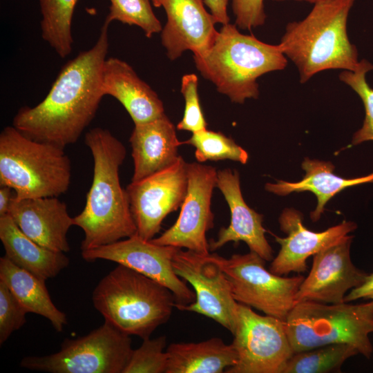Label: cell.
<instances>
[{"label":"cell","instance_id":"obj_19","mask_svg":"<svg viewBox=\"0 0 373 373\" xmlns=\"http://www.w3.org/2000/svg\"><path fill=\"white\" fill-rule=\"evenodd\" d=\"M30 239L49 249L68 252L67 233L74 225L66 204L57 197L14 198L8 213Z\"/></svg>","mask_w":373,"mask_h":373},{"label":"cell","instance_id":"obj_18","mask_svg":"<svg viewBox=\"0 0 373 373\" xmlns=\"http://www.w3.org/2000/svg\"><path fill=\"white\" fill-rule=\"evenodd\" d=\"M216 186L226 200L231 212V221L222 227L216 240L209 242L210 251L220 249L228 242H245L251 251L258 254L265 261L273 260V250L262 226V215L251 209L245 202L236 170L224 169L217 171Z\"/></svg>","mask_w":373,"mask_h":373},{"label":"cell","instance_id":"obj_10","mask_svg":"<svg viewBox=\"0 0 373 373\" xmlns=\"http://www.w3.org/2000/svg\"><path fill=\"white\" fill-rule=\"evenodd\" d=\"M233 335L238 360L225 373H283L294 354L285 321L238 303Z\"/></svg>","mask_w":373,"mask_h":373},{"label":"cell","instance_id":"obj_13","mask_svg":"<svg viewBox=\"0 0 373 373\" xmlns=\"http://www.w3.org/2000/svg\"><path fill=\"white\" fill-rule=\"evenodd\" d=\"M188 187L187 162L180 155L170 167L126 187L136 234L151 240L164 219L181 207Z\"/></svg>","mask_w":373,"mask_h":373},{"label":"cell","instance_id":"obj_15","mask_svg":"<svg viewBox=\"0 0 373 373\" xmlns=\"http://www.w3.org/2000/svg\"><path fill=\"white\" fill-rule=\"evenodd\" d=\"M352 239V236L347 235L313 256L309 273L296 293V304L307 300L343 303L346 293L365 281L368 274L358 269L351 260Z\"/></svg>","mask_w":373,"mask_h":373},{"label":"cell","instance_id":"obj_36","mask_svg":"<svg viewBox=\"0 0 373 373\" xmlns=\"http://www.w3.org/2000/svg\"><path fill=\"white\" fill-rule=\"evenodd\" d=\"M204 3L210 10L216 23L224 25L229 23L227 14L228 0H204Z\"/></svg>","mask_w":373,"mask_h":373},{"label":"cell","instance_id":"obj_29","mask_svg":"<svg viewBox=\"0 0 373 373\" xmlns=\"http://www.w3.org/2000/svg\"><path fill=\"white\" fill-rule=\"evenodd\" d=\"M151 0H110L109 13L105 21L111 23L118 21L140 27L146 37L162 30L160 21L155 15Z\"/></svg>","mask_w":373,"mask_h":373},{"label":"cell","instance_id":"obj_30","mask_svg":"<svg viewBox=\"0 0 373 373\" xmlns=\"http://www.w3.org/2000/svg\"><path fill=\"white\" fill-rule=\"evenodd\" d=\"M373 70L367 60H361L354 71L343 70L339 75L341 82L349 86L361 97L365 108V119L362 127L353 136L352 144L373 140V88L366 80V74Z\"/></svg>","mask_w":373,"mask_h":373},{"label":"cell","instance_id":"obj_32","mask_svg":"<svg viewBox=\"0 0 373 373\" xmlns=\"http://www.w3.org/2000/svg\"><path fill=\"white\" fill-rule=\"evenodd\" d=\"M198 87V78L195 74H186L182 77L181 93L185 106L183 117L177 124L178 130L193 133L207 129V124L200 104Z\"/></svg>","mask_w":373,"mask_h":373},{"label":"cell","instance_id":"obj_21","mask_svg":"<svg viewBox=\"0 0 373 373\" xmlns=\"http://www.w3.org/2000/svg\"><path fill=\"white\" fill-rule=\"evenodd\" d=\"M129 142L134 164L131 182H137L164 170L180 157L173 124L166 115L154 120L135 124Z\"/></svg>","mask_w":373,"mask_h":373},{"label":"cell","instance_id":"obj_22","mask_svg":"<svg viewBox=\"0 0 373 373\" xmlns=\"http://www.w3.org/2000/svg\"><path fill=\"white\" fill-rule=\"evenodd\" d=\"M0 240L5 256L44 280L57 276L70 263L64 252L46 248L28 237L9 214L0 217Z\"/></svg>","mask_w":373,"mask_h":373},{"label":"cell","instance_id":"obj_27","mask_svg":"<svg viewBox=\"0 0 373 373\" xmlns=\"http://www.w3.org/2000/svg\"><path fill=\"white\" fill-rule=\"evenodd\" d=\"M359 354L351 345L329 344L295 352L287 361L283 373L341 372L343 363Z\"/></svg>","mask_w":373,"mask_h":373},{"label":"cell","instance_id":"obj_14","mask_svg":"<svg viewBox=\"0 0 373 373\" xmlns=\"http://www.w3.org/2000/svg\"><path fill=\"white\" fill-rule=\"evenodd\" d=\"M178 249L155 244L135 234L82 251L81 254L88 262L106 260L133 269L166 287L173 294L177 304L186 305L195 300V294L174 271L172 260Z\"/></svg>","mask_w":373,"mask_h":373},{"label":"cell","instance_id":"obj_16","mask_svg":"<svg viewBox=\"0 0 373 373\" xmlns=\"http://www.w3.org/2000/svg\"><path fill=\"white\" fill-rule=\"evenodd\" d=\"M278 221L280 229L287 236H274L280 249L273 258L269 270L280 276L305 272L309 257L338 242L357 227L353 222L343 221L323 231H313L303 224L302 213L289 208L283 211Z\"/></svg>","mask_w":373,"mask_h":373},{"label":"cell","instance_id":"obj_33","mask_svg":"<svg viewBox=\"0 0 373 373\" xmlns=\"http://www.w3.org/2000/svg\"><path fill=\"white\" fill-rule=\"evenodd\" d=\"M28 312L21 305L8 286L0 280V344L19 329L26 322Z\"/></svg>","mask_w":373,"mask_h":373},{"label":"cell","instance_id":"obj_37","mask_svg":"<svg viewBox=\"0 0 373 373\" xmlns=\"http://www.w3.org/2000/svg\"><path fill=\"white\" fill-rule=\"evenodd\" d=\"M14 190L6 185H0V217L8 213L10 204L15 197Z\"/></svg>","mask_w":373,"mask_h":373},{"label":"cell","instance_id":"obj_4","mask_svg":"<svg viewBox=\"0 0 373 373\" xmlns=\"http://www.w3.org/2000/svg\"><path fill=\"white\" fill-rule=\"evenodd\" d=\"M193 59L200 74L219 93L238 104L258 97V77L287 65L278 44L242 34L236 24L229 23L222 25L207 49L193 54Z\"/></svg>","mask_w":373,"mask_h":373},{"label":"cell","instance_id":"obj_1","mask_svg":"<svg viewBox=\"0 0 373 373\" xmlns=\"http://www.w3.org/2000/svg\"><path fill=\"white\" fill-rule=\"evenodd\" d=\"M109 25L104 21L95 45L63 66L40 103L19 110L14 127L34 140L63 149L78 140L104 96L102 78L109 47Z\"/></svg>","mask_w":373,"mask_h":373},{"label":"cell","instance_id":"obj_24","mask_svg":"<svg viewBox=\"0 0 373 373\" xmlns=\"http://www.w3.org/2000/svg\"><path fill=\"white\" fill-rule=\"evenodd\" d=\"M166 351V373H222L238 360L233 345L225 344L218 337L198 343H171Z\"/></svg>","mask_w":373,"mask_h":373},{"label":"cell","instance_id":"obj_6","mask_svg":"<svg viewBox=\"0 0 373 373\" xmlns=\"http://www.w3.org/2000/svg\"><path fill=\"white\" fill-rule=\"evenodd\" d=\"M56 145L34 140L15 127L0 134V185L18 199L58 197L69 188L71 163Z\"/></svg>","mask_w":373,"mask_h":373},{"label":"cell","instance_id":"obj_25","mask_svg":"<svg viewBox=\"0 0 373 373\" xmlns=\"http://www.w3.org/2000/svg\"><path fill=\"white\" fill-rule=\"evenodd\" d=\"M0 280L28 313L44 316L57 332H62L67 324L66 315L52 301L46 280L17 266L5 256L0 258Z\"/></svg>","mask_w":373,"mask_h":373},{"label":"cell","instance_id":"obj_17","mask_svg":"<svg viewBox=\"0 0 373 373\" xmlns=\"http://www.w3.org/2000/svg\"><path fill=\"white\" fill-rule=\"evenodd\" d=\"M204 3L203 0H162L167 21L161 39L171 60L186 50L201 52L213 43L218 31Z\"/></svg>","mask_w":373,"mask_h":373},{"label":"cell","instance_id":"obj_8","mask_svg":"<svg viewBox=\"0 0 373 373\" xmlns=\"http://www.w3.org/2000/svg\"><path fill=\"white\" fill-rule=\"evenodd\" d=\"M133 350L130 335L105 321L86 336L65 339L59 352L26 356L20 365L50 373H123Z\"/></svg>","mask_w":373,"mask_h":373},{"label":"cell","instance_id":"obj_31","mask_svg":"<svg viewBox=\"0 0 373 373\" xmlns=\"http://www.w3.org/2000/svg\"><path fill=\"white\" fill-rule=\"evenodd\" d=\"M166 338L160 336L144 338L142 344L133 350L123 373H166L168 355L164 352Z\"/></svg>","mask_w":373,"mask_h":373},{"label":"cell","instance_id":"obj_28","mask_svg":"<svg viewBox=\"0 0 373 373\" xmlns=\"http://www.w3.org/2000/svg\"><path fill=\"white\" fill-rule=\"evenodd\" d=\"M181 144L195 148V157L199 162L229 160L245 164L249 159L247 152L233 139L207 128L192 133L189 139Z\"/></svg>","mask_w":373,"mask_h":373},{"label":"cell","instance_id":"obj_7","mask_svg":"<svg viewBox=\"0 0 373 373\" xmlns=\"http://www.w3.org/2000/svg\"><path fill=\"white\" fill-rule=\"evenodd\" d=\"M285 322L294 353L345 343L368 359L372 354L370 334L373 333V299L358 304L300 302Z\"/></svg>","mask_w":373,"mask_h":373},{"label":"cell","instance_id":"obj_35","mask_svg":"<svg viewBox=\"0 0 373 373\" xmlns=\"http://www.w3.org/2000/svg\"><path fill=\"white\" fill-rule=\"evenodd\" d=\"M373 299V273L367 274L365 281L358 287L352 289L345 296L344 302H352L358 299Z\"/></svg>","mask_w":373,"mask_h":373},{"label":"cell","instance_id":"obj_38","mask_svg":"<svg viewBox=\"0 0 373 373\" xmlns=\"http://www.w3.org/2000/svg\"><path fill=\"white\" fill-rule=\"evenodd\" d=\"M273 1H286V0H273ZM294 1H305V2L310 3L316 4L317 3L324 1H327V0H294Z\"/></svg>","mask_w":373,"mask_h":373},{"label":"cell","instance_id":"obj_12","mask_svg":"<svg viewBox=\"0 0 373 373\" xmlns=\"http://www.w3.org/2000/svg\"><path fill=\"white\" fill-rule=\"evenodd\" d=\"M217 171L211 166L187 163V192L180 215L170 228L151 240L152 242L184 248L202 256L209 254L206 233L214 227L211 202Z\"/></svg>","mask_w":373,"mask_h":373},{"label":"cell","instance_id":"obj_20","mask_svg":"<svg viewBox=\"0 0 373 373\" xmlns=\"http://www.w3.org/2000/svg\"><path fill=\"white\" fill-rule=\"evenodd\" d=\"M102 88L104 95L118 100L135 124L146 123L164 115V108L157 93L126 61L106 58L103 66Z\"/></svg>","mask_w":373,"mask_h":373},{"label":"cell","instance_id":"obj_39","mask_svg":"<svg viewBox=\"0 0 373 373\" xmlns=\"http://www.w3.org/2000/svg\"><path fill=\"white\" fill-rule=\"evenodd\" d=\"M155 7H160L162 6V0H151Z\"/></svg>","mask_w":373,"mask_h":373},{"label":"cell","instance_id":"obj_26","mask_svg":"<svg viewBox=\"0 0 373 373\" xmlns=\"http://www.w3.org/2000/svg\"><path fill=\"white\" fill-rule=\"evenodd\" d=\"M78 0H39L43 39L61 58L70 54L73 15Z\"/></svg>","mask_w":373,"mask_h":373},{"label":"cell","instance_id":"obj_34","mask_svg":"<svg viewBox=\"0 0 373 373\" xmlns=\"http://www.w3.org/2000/svg\"><path fill=\"white\" fill-rule=\"evenodd\" d=\"M232 10L240 29L251 30L265 23L264 0H232Z\"/></svg>","mask_w":373,"mask_h":373},{"label":"cell","instance_id":"obj_11","mask_svg":"<svg viewBox=\"0 0 373 373\" xmlns=\"http://www.w3.org/2000/svg\"><path fill=\"white\" fill-rule=\"evenodd\" d=\"M175 274L193 288L195 300L189 305L175 303L179 310L189 311L210 318L234 333L238 303L229 280L211 258L178 248L172 260Z\"/></svg>","mask_w":373,"mask_h":373},{"label":"cell","instance_id":"obj_5","mask_svg":"<svg viewBox=\"0 0 373 373\" xmlns=\"http://www.w3.org/2000/svg\"><path fill=\"white\" fill-rule=\"evenodd\" d=\"M92 301L105 321L142 339L168 321L176 303L166 287L119 264L98 283Z\"/></svg>","mask_w":373,"mask_h":373},{"label":"cell","instance_id":"obj_23","mask_svg":"<svg viewBox=\"0 0 373 373\" xmlns=\"http://www.w3.org/2000/svg\"><path fill=\"white\" fill-rule=\"evenodd\" d=\"M302 168L306 173L303 179L297 182L278 180L277 183H267L265 189L271 193L286 195L291 193L310 191L316 195L317 206L310 213L313 222L318 221L327 202L345 188L373 182V173L363 177L345 179L333 173L334 166L329 162L305 158Z\"/></svg>","mask_w":373,"mask_h":373},{"label":"cell","instance_id":"obj_9","mask_svg":"<svg viewBox=\"0 0 373 373\" xmlns=\"http://www.w3.org/2000/svg\"><path fill=\"white\" fill-rule=\"evenodd\" d=\"M225 274L237 303L285 321L296 305L304 276L285 277L265 267V260L254 251L227 258L210 254Z\"/></svg>","mask_w":373,"mask_h":373},{"label":"cell","instance_id":"obj_3","mask_svg":"<svg viewBox=\"0 0 373 373\" xmlns=\"http://www.w3.org/2000/svg\"><path fill=\"white\" fill-rule=\"evenodd\" d=\"M355 1L317 3L303 19L286 26L278 45L297 67L301 83L323 70L356 69L358 51L347 32L348 16Z\"/></svg>","mask_w":373,"mask_h":373},{"label":"cell","instance_id":"obj_2","mask_svg":"<svg viewBox=\"0 0 373 373\" xmlns=\"http://www.w3.org/2000/svg\"><path fill=\"white\" fill-rule=\"evenodd\" d=\"M94 161L93 178L82 211L73 217L74 225L84 233L81 250L109 245L136 234L128 196L119 171L126 150L104 128H94L84 137Z\"/></svg>","mask_w":373,"mask_h":373}]
</instances>
